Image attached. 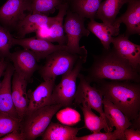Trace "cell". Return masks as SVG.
Returning <instances> with one entry per match:
<instances>
[{
	"label": "cell",
	"instance_id": "obj_1",
	"mask_svg": "<svg viewBox=\"0 0 140 140\" xmlns=\"http://www.w3.org/2000/svg\"><path fill=\"white\" fill-rule=\"evenodd\" d=\"M93 58L91 66L82 69L87 72L85 77L90 83L105 79L140 82V73L133 69L113 48H103L101 54L93 55Z\"/></svg>",
	"mask_w": 140,
	"mask_h": 140
},
{
	"label": "cell",
	"instance_id": "obj_2",
	"mask_svg": "<svg viewBox=\"0 0 140 140\" xmlns=\"http://www.w3.org/2000/svg\"><path fill=\"white\" fill-rule=\"evenodd\" d=\"M94 86L103 97L113 103L131 122L140 119L139 83L103 79L94 82Z\"/></svg>",
	"mask_w": 140,
	"mask_h": 140
},
{
	"label": "cell",
	"instance_id": "obj_3",
	"mask_svg": "<svg viewBox=\"0 0 140 140\" xmlns=\"http://www.w3.org/2000/svg\"><path fill=\"white\" fill-rule=\"evenodd\" d=\"M62 107L61 104L47 105L25 114L20 121L19 128L25 140H34L41 136L53 116Z\"/></svg>",
	"mask_w": 140,
	"mask_h": 140
},
{
	"label": "cell",
	"instance_id": "obj_4",
	"mask_svg": "<svg viewBox=\"0 0 140 140\" xmlns=\"http://www.w3.org/2000/svg\"><path fill=\"white\" fill-rule=\"evenodd\" d=\"M87 56H80L73 69L62 75L60 82L55 85L50 105L61 104L63 107H67L72 104L77 90V79L82 70L83 65L86 61Z\"/></svg>",
	"mask_w": 140,
	"mask_h": 140
},
{
	"label": "cell",
	"instance_id": "obj_5",
	"mask_svg": "<svg viewBox=\"0 0 140 140\" xmlns=\"http://www.w3.org/2000/svg\"><path fill=\"white\" fill-rule=\"evenodd\" d=\"M71 53L66 50L56 51L46 58L44 64L40 66L39 73L44 81L55 79L60 75L70 71L81 55Z\"/></svg>",
	"mask_w": 140,
	"mask_h": 140
},
{
	"label": "cell",
	"instance_id": "obj_6",
	"mask_svg": "<svg viewBox=\"0 0 140 140\" xmlns=\"http://www.w3.org/2000/svg\"><path fill=\"white\" fill-rule=\"evenodd\" d=\"M66 16L63 26L67 39L66 50L73 53L87 54L85 47L79 45L81 38L83 37L88 36L90 33L85 27V18L68 9Z\"/></svg>",
	"mask_w": 140,
	"mask_h": 140
},
{
	"label": "cell",
	"instance_id": "obj_7",
	"mask_svg": "<svg viewBox=\"0 0 140 140\" xmlns=\"http://www.w3.org/2000/svg\"><path fill=\"white\" fill-rule=\"evenodd\" d=\"M78 78L79 82L74 101L79 105L86 106L95 110L107 123L103 109L102 95L94 86H91L83 74L80 73Z\"/></svg>",
	"mask_w": 140,
	"mask_h": 140
},
{
	"label": "cell",
	"instance_id": "obj_8",
	"mask_svg": "<svg viewBox=\"0 0 140 140\" xmlns=\"http://www.w3.org/2000/svg\"><path fill=\"white\" fill-rule=\"evenodd\" d=\"M30 3L31 0H8L0 7V22L9 30L16 29L20 22L32 13Z\"/></svg>",
	"mask_w": 140,
	"mask_h": 140
},
{
	"label": "cell",
	"instance_id": "obj_9",
	"mask_svg": "<svg viewBox=\"0 0 140 140\" xmlns=\"http://www.w3.org/2000/svg\"><path fill=\"white\" fill-rule=\"evenodd\" d=\"M113 48L134 70L140 73V46L130 41L124 34L113 37Z\"/></svg>",
	"mask_w": 140,
	"mask_h": 140
},
{
	"label": "cell",
	"instance_id": "obj_10",
	"mask_svg": "<svg viewBox=\"0 0 140 140\" xmlns=\"http://www.w3.org/2000/svg\"><path fill=\"white\" fill-rule=\"evenodd\" d=\"M8 58L12 63L14 71L28 81L40 67L34 54L28 49L23 48L11 53Z\"/></svg>",
	"mask_w": 140,
	"mask_h": 140
},
{
	"label": "cell",
	"instance_id": "obj_11",
	"mask_svg": "<svg viewBox=\"0 0 140 140\" xmlns=\"http://www.w3.org/2000/svg\"><path fill=\"white\" fill-rule=\"evenodd\" d=\"M13 45H18L32 52L37 61L45 58L49 55L58 50H66V45H55L46 40L36 37L28 38L13 37Z\"/></svg>",
	"mask_w": 140,
	"mask_h": 140
},
{
	"label": "cell",
	"instance_id": "obj_12",
	"mask_svg": "<svg viewBox=\"0 0 140 140\" xmlns=\"http://www.w3.org/2000/svg\"><path fill=\"white\" fill-rule=\"evenodd\" d=\"M14 72L12 65H8L0 83V113H6L19 120L12 96V79Z\"/></svg>",
	"mask_w": 140,
	"mask_h": 140
},
{
	"label": "cell",
	"instance_id": "obj_13",
	"mask_svg": "<svg viewBox=\"0 0 140 140\" xmlns=\"http://www.w3.org/2000/svg\"><path fill=\"white\" fill-rule=\"evenodd\" d=\"M127 4L126 11L116 18L113 25L124 24L126 30L124 34L129 37L132 35L140 34V0H129Z\"/></svg>",
	"mask_w": 140,
	"mask_h": 140
},
{
	"label": "cell",
	"instance_id": "obj_14",
	"mask_svg": "<svg viewBox=\"0 0 140 140\" xmlns=\"http://www.w3.org/2000/svg\"><path fill=\"white\" fill-rule=\"evenodd\" d=\"M55 80L44 81L34 90H30L28 91L27 95L29 104L25 114L50 105Z\"/></svg>",
	"mask_w": 140,
	"mask_h": 140
},
{
	"label": "cell",
	"instance_id": "obj_15",
	"mask_svg": "<svg viewBox=\"0 0 140 140\" xmlns=\"http://www.w3.org/2000/svg\"><path fill=\"white\" fill-rule=\"evenodd\" d=\"M28 82L14 71L12 79V96L20 121L26 113L28 105L26 92Z\"/></svg>",
	"mask_w": 140,
	"mask_h": 140
},
{
	"label": "cell",
	"instance_id": "obj_16",
	"mask_svg": "<svg viewBox=\"0 0 140 140\" xmlns=\"http://www.w3.org/2000/svg\"><path fill=\"white\" fill-rule=\"evenodd\" d=\"M55 16L49 17L39 13L30 14L18 24L16 29L17 38H24L27 34L35 32L41 26L47 25L49 27L54 21Z\"/></svg>",
	"mask_w": 140,
	"mask_h": 140
},
{
	"label": "cell",
	"instance_id": "obj_17",
	"mask_svg": "<svg viewBox=\"0 0 140 140\" xmlns=\"http://www.w3.org/2000/svg\"><path fill=\"white\" fill-rule=\"evenodd\" d=\"M103 104L104 114L108 125L111 127H115L116 130L124 136L125 130L131 126L132 122L113 103L104 97Z\"/></svg>",
	"mask_w": 140,
	"mask_h": 140
},
{
	"label": "cell",
	"instance_id": "obj_18",
	"mask_svg": "<svg viewBox=\"0 0 140 140\" xmlns=\"http://www.w3.org/2000/svg\"><path fill=\"white\" fill-rule=\"evenodd\" d=\"M120 26L100 23L92 19L88 23L87 29L100 40L103 49L108 50L110 48L112 37L119 35Z\"/></svg>",
	"mask_w": 140,
	"mask_h": 140
},
{
	"label": "cell",
	"instance_id": "obj_19",
	"mask_svg": "<svg viewBox=\"0 0 140 140\" xmlns=\"http://www.w3.org/2000/svg\"><path fill=\"white\" fill-rule=\"evenodd\" d=\"M83 127L76 128L51 122L41 135L42 140H76L77 134Z\"/></svg>",
	"mask_w": 140,
	"mask_h": 140
},
{
	"label": "cell",
	"instance_id": "obj_20",
	"mask_svg": "<svg viewBox=\"0 0 140 140\" xmlns=\"http://www.w3.org/2000/svg\"><path fill=\"white\" fill-rule=\"evenodd\" d=\"M68 7L67 2L63 3L58 7L57 10H58V12L49 27L47 41L51 43L56 42L60 45H66L67 39L64 34L63 21Z\"/></svg>",
	"mask_w": 140,
	"mask_h": 140
},
{
	"label": "cell",
	"instance_id": "obj_21",
	"mask_svg": "<svg viewBox=\"0 0 140 140\" xmlns=\"http://www.w3.org/2000/svg\"><path fill=\"white\" fill-rule=\"evenodd\" d=\"M129 0H104L102 2L95 18L103 23L113 25L121 8Z\"/></svg>",
	"mask_w": 140,
	"mask_h": 140
},
{
	"label": "cell",
	"instance_id": "obj_22",
	"mask_svg": "<svg viewBox=\"0 0 140 140\" xmlns=\"http://www.w3.org/2000/svg\"><path fill=\"white\" fill-rule=\"evenodd\" d=\"M102 0H70L68 9L84 18L94 19Z\"/></svg>",
	"mask_w": 140,
	"mask_h": 140
},
{
	"label": "cell",
	"instance_id": "obj_23",
	"mask_svg": "<svg viewBox=\"0 0 140 140\" xmlns=\"http://www.w3.org/2000/svg\"><path fill=\"white\" fill-rule=\"evenodd\" d=\"M80 106L84 117L83 128L87 129L93 133L100 132L102 129L106 132L112 131L113 128L110 127L107 122L102 117L94 113L91 108L86 106Z\"/></svg>",
	"mask_w": 140,
	"mask_h": 140
},
{
	"label": "cell",
	"instance_id": "obj_24",
	"mask_svg": "<svg viewBox=\"0 0 140 140\" xmlns=\"http://www.w3.org/2000/svg\"><path fill=\"white\" fill-rule=\"evenodd\" d=\"M63 3L62 0H31L30 8L32 13H41L48 16L53 13Z\"/></svg>",
	"mask_w": 140,
	"mask_h": 140
},
{
	"label": "cell",
	"instance_id": "obj_25",
	"mask_svg": "<svg viewBox=\"0 0 140 140\" xmlns=\"http://www.w3.org/2000/svg\"><path fill=\"white\" fill-rule=\"evenodd\" d=\"M56 118L61 124L68 126L75 125L81 120L80 113L75 110L67 107L57 111Z\"/></svg>",
	"mask_w": 140,
	"mask_h": 140
},
{
	"label": "cell",
	"instance_id": "obj_26",
	"mask_svg": "<svg viewBox=\"0 0 140 140\" xmlns=\"http://www.w3.org/2000/svg\"><path fill=\"white\" fill-rule=\"evenodd\" d=\"M20 120L4 113H0V138L19 128Z\"/></svg>",
	"mask_w": 140,
	"mask_h": 140
},
{
	"label": "cell",
	"instance_id": "obj_27",
	"mask_svg": "<svg viewBox=\"0 0 140 140\" xmlns=\"http://www.w3.org/2000/svg\"><path fill=\"white\" fill-rule=\"evenodd\" d=\"M125 140L124 136L118 131L106 133L95 132L89 135L78 137L76 140Z\"/></svg>",
	"mask_w": 140,
	"mask_h": 140
},
{
	"label": "cell",
	"instance_id": "obj_28",
	"mask_svg": "<svg viewBox=\"0 0 140 140\" xmlns=\"http://www.w3.org/2000/svg\"><path fill=\"white\" fill-rule=\"evenodd\" d=\"M124 134L125 140H140V129L128 128L125 130Z\"/></svg>",
	"mask_w": 140,
	"mask_h": 140
},
{
	"label": "cell",
	"instance_id": "obj_29",
	"mask_svg": "<svg viewBox=\"0 0 140 140\" xmlns=\"http://www.w3.org/2000/svg\"><path fill=\"white\" fill-rule=\"evenodd\" d=\"M0 140H25L19 129L15 130L0 138Z\"/></svg>",
	"mask_w": 140,
	"mask_h": 140
},
{
	"label": "cell",
	"instance_id": "obj_30",
	"mask_svg": "<svg viewBox=\"0 0 140 140\" xmlns=\"http://www.w3.org/2000/svg\"><path fill=\"white\" fill-rule=\"evenodd\" d=\"M49 27L47 25L40 27L36 32V38L47 41L49 35Z\"/></svg>",
	"mask_w": 140,
	"mask_h": 140
},
{
	"label": "cell",
	"instance_id": "obj_31",
	"mask_svg": "<svg viewBox=\"0 0 140 140\" xmlns=\"http://www.w3.org/2000/svg\"><path fill=\"white\" fill-rule=\"evenodd\" d=\"M7 62L3 58L0 59V71L3 69H5L8 65Z\"/></svg>",
	"mask_w": 140,
	"mask_h": 140
},
{
	"label": "cell",
	"instance_id": "obj_32",
	"mask_svg": "<svg viewBox=\"0 0 140 140\" xmlns=\"http://www.w3.org/2000/svg\"><path fill=\"white\" fill-rule=\"evenodd\" d=\"M5 69H3L0 71V83H1V81H0V78L3 74V72H4V71L5 70Z\"/></svg>",
	"mask_w": 140,
	"mask_h": 140
},
{
	"label": "cell",
	"instance_id": "obj_33",
	"mask_svg": "<svg viewBox=\"0 0 140 140\" xmlns=\"http://www.w3.org/2000/svg\"><path fill=\"white\" fill-rule=\"evenodd\" d=\"M64 3L67 2L68 3L70 0H62Z\"/></svg>",
	"mask_w": 140,
	"mask_h": 140
}]
</instances>
